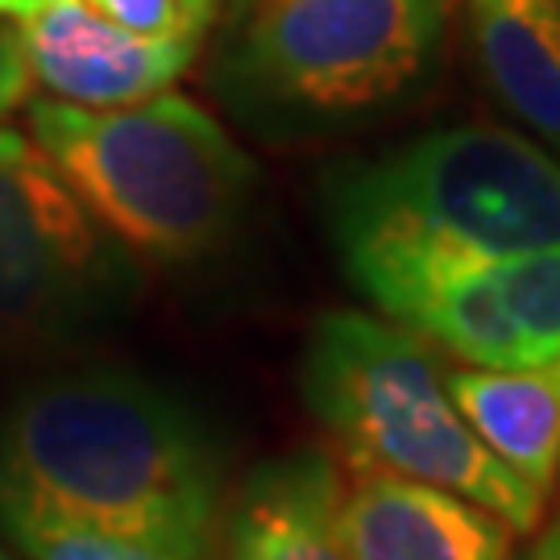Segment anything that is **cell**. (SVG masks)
<instances>
[{
  "label": "cell",
  "instance_id": "ba28073f",
  "mask_svg": "<svg viewBox=\"0 0 560 560\" xmlns=\"http://www.w3.org/2000/svg\"><path fill=\"white\" fill-rule=\"evenodd\" d=\"M30 75L83 108H117L166 92L191 67L196 38L138 34L104 18L92 0H42L18 18Z\"/></svg>",
  "mask_w": 560,
  "mask_h": 560
},
{
  "label": "cell",
  "instance_id": "3957f363",
  "mask_svg": "<svg viewBox=\"0 0 560 560\" xmlns=\"http://www.w3.org/2000/svg\"><path fill=\"white\" fill-rule=\"evenodd\" d=\"M303 407L345 465L432 481L494 511L515 536L544 527V494L465 423L436 345L370 312H324L300 365Z\"/></svg>",
  "mask_w": 560,
  "mask_h": 560
},
{
  "label": "cell",
  "instance_id": "d6986e66",
  "mask_svg": "<svg viewBox=\"0 0 560 560\" xmlns=\"http://www.w3.org/2000/svg\"><path fill=\"white\" fill-rule=\"evenodd\" d=\"M0 560H25V557H18L13 548H4V544H0Z\"/></svg>",
  "mask_w": 560,
  "mask_h": 560
},
{
  "label": "cell",
  "instance_id": "52a82bcc",
  "mask_svg": "<svg viewBox=\"0 0 560 560\" xmlns=\"http://www.w3.org/2000/svg\"><path fill=\"white\" fill-rule=\"evenodd\" d=\"M386 316L465 365H552L560 361V245L448 270Z\"/></svg>",
  "mask_w": 560,
  "mask_h": 560
},
{
  "label": "cell",
  "instance_id": "8992f818",
  "mask_svg": "<svg viewBox=\"0 0 560 560\" xmlns=\"http://www.w3.org/2000/svg\"><path fill=\"white\" fill-rule=\"evenodd\" d=\"M138 282L38 141L0 125V353L55 345L104 320Z\"/></svg>",
  "mask_w": 560,
  "mask_h": 560
},
{
  "label": "cell",
  "instance_id": "7a4b0ae2",
  "mask_svg": "<svg viewBox=\"0 0 560 560\" xmlns=\"http://www.w3.org/2000/svg\"><path fill=\"white\" fill-rule=\"evenodd\" d=\"M324 221L345 279L386 316L448 270L560 245V159L494 125L436 129L337 171Z\"/></svg>",
  "mask_w": 560,
  "mask_h": 560
},
{
  "label": "cell",
  "instance_id": "4fadbf2b",
  "mask_svg": "<svg viewBox=\"0 0 560 560\" xmlns=\"http://www.w3.org/2000/svg\"><path fill=\"white\" fill-rule=\"evenodd\" d=\"M0 527L25 560H217V536H154L0 506Z\"/></svg>",
  "mask_w": 560,
  "mask_h": 560
},
{
  "label": "cell",
  "instance_id": "277c9868",
  "mask_svg": "<svg viewBox=\"0 0 560 560\" xmlns=\"http://www.w3.org/2000/svg\"><path fill=\"white\" fill-rule=\"evenodd\" d=\"M30 138L59 166L83 208L150 261L212 254L254 191V162L212 113L159 92L117 108L38 101Z\"/></svg>",
  "mask_w": 560,
  "mask_h": 560
},
{
  "label": "cell",
  "instance_id": "7c38bea8",
  "mask_svg": "<svg viewBox=\"0 0 560 560\" xmlns=\"http://www.w3.org/2000/svg\"><path fill=\"white\" fill-rule=\"evenodd\" d=\"M469 34L494 96L560 159V0H469Z\"/></svg>",
  "mask_w": 560,
  "mask_h": 560
},
{
  "label": "cell",
  "instance_id": "9a60e30c",
  "mask_svg": "<svg viewBox=\"0 0 560 560\" xmlns=\"http://www.w3.org/2000/svg\"><path fill=\"white\" fill-rule=\"evenodd\" d=\"M30 83H34V75H30V62L21 50L18 25H0V120L18 104L30 101Z\"/></svg>",
  "mask_w": 560,
  "mask_h": 560
},
{
  "label": "cell",
  "instance_id": "ac0fdd59",
  "mask_svg": "<svg viewBox=\"0 0 560 560\" xmlns=\"http://www.w3.org/2000/svg\"><path fill=\"white\" fill-rule=\"evenodd\" d=\"M42 0H0V18H25L34 13Z\"/></svg>",
  "mask_w": 560,
  "mask_h": 560
},
{
  "label": "cell",
  "instance_id": "5bb4252c",
  "mask_svg": "<svg viewBox=\"0 0 560 560\" xmlns=\"http://www.w3.org/2000/svg\"><path fill=\"white\" fill-rule=\"evenodd\" d=\"M104 18L120 21L138 34H159V38H200V30L187 18L183 0H92Z\"/></svg>",
  "mask_w": 560,
  "mask_h": 560
},
{
  "label": "cell",
  "instance_id": "9c48e42d",
  "mask_svg": "<svg viewBox=\"0 0 560 560\" xmlns=\"http://www.w3.org/2000/svg\"><path fill=\"white\" fill-rule=\"evenodd\" d=\"M349 560H511V527L465 494L353 469L340 499Z\"/></svg>",
  "mask_w": 560,
  "mask_h": 560
},
{
  "label": "cell",
  "instance_id": "2e32d148",
  "mask_svg": "<svg viewBox=\"0 0 560 560\" xmlns=\"http://www.w3.org/2000/svg\"><path fill=\"white\" fill-rule=\"evenodd\" d=\"M527 560H560V520H552L540 536H536V548H532Z\"/></svg>",
  "mask_w": 560,
  "mask_h": 560
},
{
  "label": "cell",
  "instance_id": "8fae6325",
  "mask_svg": "<svg viewBox=\"0 0 560 560\" xmlns=\"http://www.w3.org/2000/svg\"><path fill=\"white\" fill-rule=\"evenodd\" d=\"M465 423L544 499L560 478V361L527 370L465 365L448 374Z\"/></svg>",
  "mask_w": 560,
  "mask_h": 560
},
{
  "label": "cell",
  "instance_id": "6da1fadb",
  "mask_svg": "<svg viewBox=\"0 0 560 560\" xmlns=\"http://www.w3.org/2000/svg\"><path fill=\"white\" fill-rule=\"evenodd\" d=\"M224 499L221 448L200 416L129 370L42 378L0 420V506L113 532L217 536Z\"/></svg>",
  "mask_w": 560,
  "mask_h": 560
},
{
  "label": "cell",
  "instance_id": "30bf717a",
  "mask_svg": "<svg viewBox=\"0 0 560 560\" xmlns=\"http://www.w3.org/2000/svg\"><path fill=\"white\" fill-rule=\"evenodd\" d=\"M340 499L345 469L328 448L258 460L224 499L217 560H349Z\"/></svg>",
  "mask_w": 560,
  "mask_h": 560
},
{
  "label": "cell",
  "instance_id": "5b68a950",
  "mask_svg": "<svg viewBox=\"0 0 560 560\" xmlns=\"http://www.w3.org/2000/svg\"><path fill=\"white\" fill-rule=\"evenodd\" d=\"M444 0H258L224 59L245 117L328 125L378 113L432 67Z\"/></svg>",
  "mask_w": 560,
  "mask_h": 560
},
{
  "label": "cell",
  "instance_id": "e0dca14e",
  "mask_svg": "<svg viewBox=\"0 0 560 560\" xmlns=\"http://www.w3.org/2000/svg\"><path fill=\"white\" fill-rule=\"evenodd\" d=\"M187 4V18H191V25L203 34V25L212 21V9H217V0H183Z\"/></svg>",
  "mask_w": 560,
  "mask_h": 560
}]
</instances>
